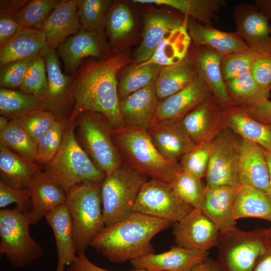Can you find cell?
I'll return each mask as SVG.
<instances>
[{
	"label": "cell",
	"instance_id": "cell-30",
	"mask_svg": "<svg viewBox=\"0 0 271 271\" xmlns=\"http://www.w3.org/2000/svg\"><path fill=\"white\" fill-rule=\"evenodd\" d=\"M188 18L186 16L181 26L165 35L148 60L138 65L155 64L165 67L177 64L185 59L192 42L187 30Z\"/></svg>",
	"mask_w": 271,
	"mask_h": 271
},
{
	"label": "cell",
	"instance_id": "cell-3",
	"mask_svg": "<svg viewBox=\"0 0 271 271\" xmlns=\"http://www.w3.org/2000/svg\"><path fill=\"white\" fill-rule=\"evenodd\" d=\"M111 135L124 165L147 178L170 184L182 170L179 162L160 154L146 129L124 126L112 129Z\"/></svg>",
	"mask_w": 271,
	"mask_h": 271
},
{
	"label": "cell",
	"instance_id": "cell-43",
	"mask_svg": "<svg viewBox=\"0 0 271 271\" xmlns=\"http://www.w3.org/2000/svg\"><path fill=\"white\" fill-rule=\"evenodd\" d=\"M263 55L248 47L223 57L221 67L224 82L250 72L253 63Z\"/></svg>",
	"mask_w": 271,
	"mask_h": 271
},
{
	"label": "cell",
	"instance_id": "cell-11",
	"mask_svg": "<svg viewBox=\"0 0 271 271\" xmlns=\"http://www.w3.org/2000/svg\"><path fill=\"white\" fill-rule=\"evenodd\" d=\"M193 209L178 197L170 183L150 179L143 184L133 212L176 223Z\"/></svg>",
	"mask_w": 271,
	"mask_h": 271
},
{
	"label": "cell",
	"instance_id": "cell-33",
	"mask_svg": "<svg viewBox=\"0 0 271 271\" xmlns=\"http://www.w3.org/2000/svg\"><path fill=\"white\" fill-rule=\"evenodd\" d=\"M133 2L168 6L200 24L211 26L219 20V14L226 5L225 0H134Z\"/></svg>",
	"mask_w": 271,
	"mask_h": 271
},
{
	"label": "cell",
	"instance_id": "cell-46",
	"mask_svg": "<svg viewBox=\"0 0 271 271\" xmlns=\"http://www.w3.org/2000/svg\"><path fill=\"white\" fill-rule=\"evenodd\" d=\"M13 119L16 120L25 130L37 145L40 139L57 118L51 111L42 109L28 113Z\"/></svg>",
	"mask_w": 271,
	"mask_h": 271
},
{
	"label": "cell",
	"instance_id": "cell-1",
	"mask_svg": "<svg viewBox=\"0 0 271 271\" xmlns=\"http://www.w3.org/2000/svg\"><path fill=\"white\" fill-rule=\"evenodd\" d=\"M127 61L126 54H118L96 62H82L72 75L74 106L69 122L83 112L93 111L102 115L112 129L125 126L119 110L117 74Z\"/></svg>",
	"mask_w": 271,
	"mask_h": 271
},
{
	"label": "cell",
	"instance_id": "cell-45",
	"mask_svg": "<svg viewBox=\"0 0 271 271\" xmlns=\"http://www.w3.org/2000/svg\"><path fill=\"white\" fill-rule=\"evenodd\" d=\"M69 124L66 119H57L37 145L38 161L48 163L60 149Z\"/></svg>",
	"mask_w": 271,
	"mask_h": 271
},
{
	"label": "cell",
	"instance_id": "cell-48",
	"mask_svg": "<svg viewBox=\"0 0 271 271\" xmlns=\"http://www.w3.org/2000/svg\"><path fill=\"white\" fill-rule=\"evenodd\" d=\"M47 86V72L42 54L40 55L28 68L19 90L41 99L45 94Z\"/></svg>",
	"mask_w": 271,
	"mask_h": 271
},
{
	"label": "cell",
	"instance_id": "cell-26",
	"mask_svg": "<svg viewBox=\"0 0 271 271\" xmlns=\"http://www.w3.org/2000/svg\"><path fill=\"white\" fill-rule=\"evenodd\" d=\"M45 218L55 240L57 253L56 271H65L66 266L73 264L78 254L74 242L72 221L66 204L51 210Z\"/></svg>",
	"mask_w": 271,
	"mask_h": 271
},
{
	"label": "cell",
	"instance_id": "cell-56",
	"mask_svg": "<svg viewBox=\"0 0 271 271\" xmlns=\"http://www.w3.org/2000/svg\"><path fill=\"white\" fill-rule=\"evenodd\" d=\"M191 271H224L218 261L208 256L194 266Z\"/></svg>",
	"mask_w": 271,
	"mask_h": 271
},
{
	"label": "cell",
	"instance_id": "cell-20",
	"mask_svg": "<svg viewBox=\"0 0 271 271\" xmlns=\"http://www.w3.org/2000/svg\"><path fill=\"white\" fill-rule=\"evenodd\" d=\"M266 153L259 145L241 139L238 177L240 185L254 187L270 197Z\"/></svg>",
	"mask_w": 271,
	"mask_h": 271
},
{
	"label": "cell",
	"instance_id": "cell-24",
	"mask_svg": "<svg viewBox=\"0 0 271 271\" xmlns=\"http://www.w3.org/2000/svg\"><path fill=\"white\" fill-rule=\"evenodd\" d=\"M29 189L31 225L37 224L49 211L66 203V193L45 171L36 174Z\"/></svg>",
	"mask_w": 271,
	"mask_h": 271
},
{
	"label": "cell",
	"instance_id": "cell-61",
	"mask_svg": "<svg viewBox=\"0 0 271 271\" xmlns=\"http://www.w3.org/2000/svg\"><path fill=\"white\" fill-rule=\"evenodd\" d=\"M268 236H269V238L271 241V227L269 228H268Z\"/></svg>",
	"mask_w": 271,
	"mask_h": 271
},
{
	"label": "cell",
	"instance_id": "cell-50",
	"mask_svg": "<svg viewBox=\"0 0 271 271\" xmlns=\"http://www.w3.org/2000/svg\"><path fill=\"white\" fill-rule=\"evenodd\" d=\"M16 203L17 207L30 210L31 197L29 189H19L12 187L0 181V208Z\"/></svg>",
	"mask_w": 271,
	"mask_h": 271
},
{
	"label": "cell",
	"instance_id": "cell-58",
	"mask_svg": "<svg viewBox=\"0 0 271 271\" xmlns=\"http://www.w3.org/2000/svg\"><path fill=\"white\" fill-rule=\"evenodd\" d=\"M253 3L271 21V0H255Z\"/></svg>",
	"mask_w": 271,
	"mask_h": 271
},
{
	"label": "cell",
	"instance_id": "cell-8",
	"mask_svg": "<svg viewBox=\"0 0 271 271\" xmlns=\"http://www.w3.org/2000/svg\"><path fill=\"white\" fill-rule=\"evenodd\" d=\"M147 178L122 164L101 183V194L105 226L112 225L133 212L135 202Z\"/></svg>",
	"mask_w": 271,
	"mask_h": 271
},
{
	"label": "cell",
	"instance_id": "cell-13",
	"mask_svg": "<svg viewBox=\"0 0 271 271\" xmlns=\"http://www.w3.org/2000/svg\"><path fill=\"white\" fill-rule=\"evenodd\" d=\"M236 32L248 46L263 55H271L270 20L254 3H242L232 12Z\"/></svg>",
	"mask_w": 271,
	"mask_h": 271
},
{
	"label": "cell",
	"instance_id": "cell-7",
	"mask_svg": "<svg viewBox=\"0 0 271 271\" xmlns=\"http://www.w3.org/2000/svg\"><path fill=\"white\" fill-rule=\"evenodd\" d=\"M74 121L77 127L78 143L98 169L108 176L122 164L112 139V128L102 115L86 111Z\"/></svg>",
	"mask_w": 271,
	"mask_h": 271
},
{
	"label": "cell",
	"instance_id": "cell-44",
	"mask_svg": "<svg viewBox=\"0 0 271 271\" xmlns=\"http://www.w3.org/2000/svg\"><path fill=\"white\" fill-rule=\"evenodd\" d=\"M61 0H31L12 17L25 27L39 30Z\"/></svg>",
	"mask_w": 271,
	"mask_h": 271
},
{
	"label": "cell",
	"instance_id": "cell-31",
	"mask_svg": "<svg viewBox=\"0 0 271 271\" xmlns=\"http://www.w3.org/2000/svg\"><path fill=\"white\" fill-rule=\"evenodd\" d=\"M42 166L0 144V181L19 189H29Z\"/></svg>",
	"mask_w": 271,
	"mask_h": 271
},
{
	"label": "cell",
	"instance_id": "cell-29",
	"mask_svg": "<svg viewBox=\"0 0 271 271\" xmlns=\"http://www.w3.org/2000/svg\"><path fill=\"white\" fill-rule=\"evenodd\" d=\"M187 30L193 44L210 47L223 57L249 47L236 32H229L204 25L188 18Z\"/></svg>",
	"mask_w": 271,
	"mask_h": 271
},
{
	"label": "cell",
	"instance_id": "cell-63",
	"mask_svg": "<svg viewBox=\"0 0 271 271\" xmlns=\"http://www.w3.org/2000/svg\"><path fill=\"white\" fill-rule=\"evenodd\" d=\"M270 28H271V21H270Z\"/></svg>",
	"mask_w": 271,
	"mask_h": 271
},
{
	"label": "cell",
	"instance_id": "cell-12",
	"mask_svg": "<svg viewBox=\"0 0 271 271\" xmlns=\"http://www.w3.org/2000/svg\"><path fill=\"white\" fill-rule=\"evenodd\" d=\"M47 76V89L41 99L45 108L58 119L69 118L72 111V75H65L61 70L56 50L48 48L43 53Z\"/></svg>",
	"mask_w": 271,
	"mask_h": 271
},
{
	"label": "cell",
	"instance_id": "cell-25",
	"mask_svg": "<svg viewBox=\"0 0 271 271\" xmlns=\"http://www.w3.org/2000/svg\"><path fill=\"white\" fill-rule=\"evenodd\" d=\"M238 188L225 186H206L201 210L216 225L220 233L229 232L237 228L233 210Z\"/></svg>",
	"mask_w": 271,
	"mask_h": 271
},
{
	"label": "cell",
	"instance_id": "cell-19",
	"mask_svg": "<svg viewBox=\"0 0 271 271\" xmlns=\"http://www.w3.org/2000/svg\"><path fill=\"white\" fill-rule=\"evenodd\" d=\"M189 54L195 64L198 77L208 86L220 107L230 105L221 71L223 56L210 47L193 44Z\"/></svg>",
	"mask_w": 271,
	"mask_h": 271
},
{
	"label": "cell",
	"instance_id": "cell-4",
	"mask_svg": "<svg viewBox=\"0 0 271 271\" xmlns=\"http://www.w3.org/2000/svg\"><path fill=\"white\" fill-rule=\"evenodd\" d=\"M74 121L69 122L62 145L54 158L46 164L47 174L66 193L83 183H102L106 174L91 160L78 143Z\"/></svg>",
	"mask_w": 271,
	"mask_h": 271
},
{
	"label": "cell",
	"instance_id": "cell-10",
	"mask_svg": "<svg viewBox=\"0 0 271 271\" xmlns=\"http://www.w3.org/2000/svg\"><path fill=\"white\" fill-rule=\"evenodd\" d=\"M224 127L211 142V151L205 177L206 186L238 188V168L241 140Z\"/></svg>",
	"mask_w": 271,
	"mask_h": 271
},
{
	"label": "cell",
	"instance_id": "cell-36",
	"mask_svg": "<svg viewBox=\"0 0 271 271\" xmlns=\"http://www.w3.org/2000/svg\"><path fill=\"white\" fill-rule=\"evenodd\" d=\"M224 82L230 105L233 106L248 107L270 97V91L258 85L250 72Z\"/></svg>",
	"mask_w": 271,
	"mask_h": 271
},
{
	"label": "cell",
	"instance_id": "cell-22",
	"mask_svg": "<svg viewBox=\"0 0 271 271\" xmlns=\"http://www.w3.org/2000/svg\"><path fill=\"white\" fill-rule=\"evenodd\" d=\"M76 0H61L39 30L49 48L57 49L81 29Z\"/></svg>",
	"mask_w": 271,
	"mask_h": 271
},
{
	"label": "cell",
	"instance_id": "cell-57",
	"mask_svg": "<svg viewBox=\"0 0 271 271\" xmlns=\"http://www.w3.org/2000/svg\"><path fill=\"white\" fill-rule=\"evenodd\" d=\"M253 271H271V243L258 259Z\"/></svg>",
	"mask_w": 271,
	"mask_h": 271
},
{
	"label": "cell",
	"instance_id": "cell-40",
	"mask_svg": "<svg viewBox=\"0 0 271 271\" xmlns=\"http://www.w3.org/2000/svg\"><path fill=\"white\" fill-rule=\"evenodd\" d=\"M0 144L31 161H38L37 145L14 119H11L6 129L0 132Z\"/></svg>",
	"mask_w": 271,
	"mask_h": 271
},
{
	"label": "cell",
	"instance_id": "cell-59",
	"mask_svg": "<svg viewBox=\"0 0 271 271\" xmlns=\"http://www.w3.org/2000/svg\"><path fill=\"white\" fill-rule=\"evenodd\" d=\"M266 157L267 163V165L269 170V186H270V197H271V151H266Z\"/></svg>",
	"mask_w": 271,
	"mask_h": 271
},
{
	"label": "cell",
	"instance_id": "cell-54",
	"mask_svg": "<svg viewBox=\"0 0 271 271\" xmlns=\"http://www.w3.org/2000/svg\"><path fill=\"white\" fill-rule=\"evenodd\" d=\"M75 271H112L93 263L86 256L85 252H78L76 260L71 265ZM130 271H148L143 269H134Z\"/></svg>",
	"mask_w": 271,
	"mask_h": 271
},
{
	"label": "cell",
	"instance_id": "cell-28",
	"mask_svg": "<svg viewBox=\"0 0 271 271\" xmlns=\"http://www.w3.org/2000/svg\"><path fill=\"white\" fill-rule=\"evenodd\" d=\"M186 17L159 12L147 15L145 20L142 41L135 54L136 61L140 64L148 60L165 35L181 26Z\"/></svg>",
	"mask_w": 271,
	"mask_h": 271
},
{
	"label": "cell",
	"instance_id": "cell-64",
	"mask_svg": "<svg viewBox=\"0 0 271 271\" xmlns=\"http://www.w3.org/2000/svg\"><path fill=\"white\" fill-rule=\"evenodd\" d=\"M270 90H271V85H270Z\"/></svg>",
	"mask_w": 271,
	"mask_h": 271
},
{
	"label": "cell",
	"instance_id": "cell-9",
	"mask_svg": "<svg viewBox=\"0 0 271 271\" xmlns=\"http://www.w3.org/2000/svg\"><path fill=\"white\" fill-rule=\"evenodd\" d=\"M270 243L268 228L220 233L218 261L224 271H253Z\"/></svg>",
	"mask_w": 271,
	"mask_h": 271
},
{
	"label": "cell",
	"instance_id": "cell-5",
	"mask_svg": "<svg viewBox=\"0 0 271 271\" xmlns=\"http://www.w3.org/2000/svg\"><path fill=\"white\" fill-rule=\"evenodd\" d=\"M101 186V183H83L67 193L65 204L71 217L78 253L85 252L105 227Z\"/></svg>",
	"mask_w": 271,
	"mask_h": 271
},
{
	"label": "cell",
	"instance_id": "cell-23",
	"mask_svg": "<svg viewBox=\"0 0 271 271\" xmlns=\"http://www.w3.org/2000/svg\"><path fill=\"white\" fill-rule=\"evenodd\" d=\"M159 99L154 82L120 100L119 110L125 126L149 129L155 116Z\"/></svg>",
	"mask_w": 271,
	"mask_h": 271
},
{
	"label": "cell",
	"instance_id": "cell-51",
	"mask_svg": "<svg viewBox=\"0 0 271 271\" xmlns=\"http://www.w3.org/2000/svg\"><path fill=\"white\" fill-rule=\"evenodd\" d=\"M250 73L258 85L270 91L271 55H264L258 58L252 65Z\"/></svg>",
	"mask_w": 271,
	"mask_h": 271
},
{
	"label": "cell",
	"instance_id": "cell-55",
	"mask_svg": "<svg viewBox=\"0 0 271 271\" xmlns=\"http://www.w3.org/2000/svg\"><path fill=\"white\" fill-rule=\"evenodd\" d=\"M29 1L28 0H1L0 14L13 16L23 8Z\"/></svg>",
	"mask_w": 271,
	"mask_h": 271
},
{
	"label": "cell",
	"instance_id": "cell-32",
	"mask_svg": "<svg viewBox=\"0 0 271 271\" xmlns=\"http://www.w3.org/2000/svg\"><path fill=\"white\" fill-rule=\"evenodd\" d=\"M48 48L45 35L40 30L24 27L0 47V67L13 61L43 54Z\"/></svg>",
	"mask_w": 271,
	"mask_h": 271
},
{
	"label": "cell",
	"instance_id": "cell-38",
	"mask_svg": "<svg viewBox=\"0 0 271 271\" xmlns=\"http://www.w3.org/2000/svg\"><path fill=\"white\" fill-rule=\"evenodd\" d=\"M81 28L91 32L103 34L110 1L76 0Z\"/></svg>",
	"mask_w": 271,
	"mask_h": 271
},
{
	"label": "cell",
	"instance_id": "cell-49",
	"mask_svg": "<svg viewBox=\"0 0 271 271\" xmlns=\"http://www.w3.org/2000/svg\"><path fill=\"white\" fill-rule=\"evenodd\" d=\"M41 55L13 61L0 67L1 88L19 89L28 68Z\"/></svg>",
	"mask_w": 271,
	"mask_h": 271
},
{
	"label": "cell",
	"instance_id": "cell-52",
	"mask_svg": "<svg viewBox=\"0 0 271 271\" xmlns=\"http://www.w3.org/2000/svg\"><path fill=\"white\" fill-rule=\"evenodd\" d=\"M24 27L12 16L0 14V47L13 39Z\"/></svg>",
	"mask_w": 271,
	"mask_h": 271
},
{
	"label": "cell",
	"instance_id": "cell-42",
	"mask_svg": "<svg viewBox=\"0 0 271 271\" xmlns=\"http://www.w3.org/2000/svg\"><path fill=\"white\" fill-rule=\"evenodd\" d=\"M134 20L128 7L119 3L110 9L105 27L111 43L115 44L127 37L134 28Z\"/></svg>",
	"mask_w": 271,
	"mask_h": 271
},
{
	"label": "cell",
	"instance_id": "cell-35",
	"mask_svg": "<svg viewBox=\"0 0 271 271\" xmlns=\"http://www.w3.org/2000/svg\"><path fill=\"white\" fill-rule=\"evenodd\" d=\"M233 216L235 220L256 218L271 222V198L257 188L240 185L234 203Z\"/></svg>",
	"mask_w": 271,
	"mask_h": 271
},
{
	"label": "cell",
	"instance_id": "cell-62",
	"mask_svg": "<svg viewBox=\"0 0 271 271\" xmlns=\"http://www.w3.org/2000/svg\"><path fill=\"white\" fill-rule=\"evenodd\" d=\"M67 271H75L72 267L68 269Z\"/></svg>",
	"mask_w": 271,
	"mask_h": 271
},
{
	"label": "cell",
	"instance_id": "cell-14",
	"mask_svg": "<svg viewBox=\"0 0 271 271\" xmlns=\"http://www.w3.org/2000/svg\"><path fill=\"white\" fill-rule=\"evenodd\" d=\"M220 231L201 210L193 209L175 223L173 235L176 245L208 251L217 246Z\"/></svg>",
	"mask_w": 271,
	"mask_h": 271
},
{
	"label": "cell",
	"instance_id": "cell-39",
	"mask_svg": "<svg viewBox=\"0 0 271 271\" xmlns=\"http://www.w3.org/2000/svg\"><path fill=\"white\" fill-rule=\"evenodd\" d=\"M170 185L176 194L186 204L194 209L201 210L205 195L206 185L194 175L182 170Z\"/></svg>",
	"mask_w": 271,
	"mask_h": 271
},
{
	"label": "cell",
	"instance_id": "cell-17",
	"mask_svg": "<svg viewBox=\"0 0 271 271\" xmlns=\"http://www.w3.org/2000/svg\"><path fill=\"white\" fill-rule=\"evenodd\" d=\"M56 50L58 56L63 62L65 71L68 75H73L84 58L104 57L107 46L103 34L91 32L81 28Z\"/></svg>",
	"mask_w": 271,
	"mask_h": 271
},
{
	"label": "cell",
	"instance_id": "cell-16",
	"mask_svg": "<svg viewBox=\"0 0 271 271\" xmlns=\"http://www.w3.org/2000/svg\"><path fill=\"white\" fill-rule=\"evenodd\" d=\"M212 95L208 86L198 77L180 91L159 101L151 126L164 121L181 120Z\"/></svg>",
	"mask_w": 271,
	"mask_h": 271
},
{
	"label": "cell",
	"instance_id": "cell-60",
	"mask_svg": "<svg viewBox=\"0 0 271 271\" xmlns=\"http://www.w3.org/2000/svg\"><path fill=\"white\" fill-rule=\"evenodd\" d=\"M10 120L6 117L1 115L0 116V132L6 129Z\"/></svg>",
	"mask_w": 271,
	"mask_h": 271
},
{
	"label": "cell",
	"instance_id": "cell-34",
	"mask_svg": "<svg viewBox=\"0 0 271 271\" xmlns=\"http://www.w3.org/2000/svg\"><path fill=\"white\" fill-rule=\"evenodd\" d=\"M198 77L195 64L188 54L179 63L161 69L155 82L157 95L162 100L180 91Z\"/></svg>",
	"mask_w": 271,
	"mask_h": 271
},
{
	"label": "cell",
	"instance_id": "cell-21",
	"mask_svg": "<svg viewBox=\"0 0 271 271\" xmlns=\"http://www.w3.org/2000/svg\"><path fill=\"white\" fill-rule=\"evenodd\" d=\"M147 131L160 154L166 160L179 162L181 158L195 146L181 120L157 123Z\"/></svg>",
	"mask_w": 271,
	"mask_h": 271
},
{
	"label": "cell",
	"instance_id": "cell-18",
	"mask_svg": "<svg viewBox=\"0 0 271 271\" xmlns=\"http://www.w3.org/2000/svg\"><path fill=\"white\" fill-rule=\"evenodd\" d=\"M208 256V251L188 249L176 245L168 251L151 253L129 262L134 269L148 271H191Z\"/></svg>",
	"mask_w": 271,
	"mask_h": 271
},
{
	"label": "cell",
	"instance_id": "cell-37",
	"mask_svg": "<svg viewBox=\"0 0 271 271\" xmlns=\"http://www.w3.org/2000/svg\"><path fill=\"white\" fill-rule=\"evenodd\" d=\"M42 109H46L39 98L19 90L0 88V113L9 120Z\"/></svg>",
	"mask_w": 271,
	"mask_h": 271
},
{
	"label": "cell",
	"instance_id": "cell-2",
	"mask_svg": "<svg viewBox=\"0 0 271 271\" xmlns=\"http://www.w3.org/2000/svg\"><path fill=\"white\" fill-rule=\"evenodd\" d=\"M172 222L133 212L105 226L90 246L110 261L121 263L155 253L152 239Z\"/></svg>",
	"mask_w": 271,
	"mask_h": 271
},
{
	"label": "cell",
	"instance_id": "cell-15",
	"mask_svg": "<svg viewBox=\"0 0 271 271\" xmlns=\"http://www.w3.org/2000/svg\"><path fill=\"white\" fill-rule=\"evenodd\" d=\"M181 121L195 145L211 143L225 127L220 107L213 95L194 108Z\"/></svg>",
	"mask_w": 271,
	"mask_h": 271
},
{
	"label": "cell",
	"instance_id": "cell-41",
	"mask_svg": "<svg viewBox=\"0 0 271 271\" xmlns=\"http://www.w3.org/2000/svg\"><path fill=\"white\" fill-rule=\"evenodd\" d=\"M162 67L155 64L137 65L126 71L118 83L119 100L155 82Z\"/></svg>",
	"mask_w": 271,
	"mask_h": 271
},
{
	"label": "cell",
	"instance_id": "cell-6",
	"mask_svg": "<svg viewBox=\"0 0 271 271\" xmlns=\"http://www.w3.org/2000/svg\"><path fill=\"white\" fill-rule=\"evenodd\" d=\"M29 210L16 206L0 210V253L14 267H22L40 258L41 246L29 232Z\"/></svg>",
	"mask_w": 271,
	"mask_h": 271
},
{
	"label": "cell",
	"instance_id": "cell-27",
	"mask_svg": "<svg viewBox=\"0 0 271 271\" xmlns=\"http://www.w3.org/2000/svg\"><path fill=\"white\" fill-rule=\"evenodd\" d=\"M223 122L242 140L259 145L271 151V125L254 119L241 108L228 105L220 108Z\"/></svg>",
	"mask_w": 271,
	"mask_h": 271
},
{
	"label": "cell",
	"instance_id": "cell-47",
	"mask_svg": "<svg viewBox=\"0 0 271 271\" xmlns=\"http://www.w3.org/2000/svg\"><path fill=\"white\" fill-rule=\"evenodd\" d=\"M211 151V143L195 145L179 161L182 170L200 179L205 178Z\"/></svg>",
	"mask_w": 271,
	"mask_h": 271
},
{
	"label": "cell",
	"instance_id": "cell-53",
	"mask_svg": "<svg viewBox=\"0 0 271 271\" xmlns=\"http://www.w3.org/2000/svg\"><path fill=\"white\" fill-rule=\"evenodd\" d=\"M241 108L256 120L265 124L271 125V100L269 99H264Z\"/></svg>",
	"mask_w": 271,
	"mask_h": 271
}]
</instances>
